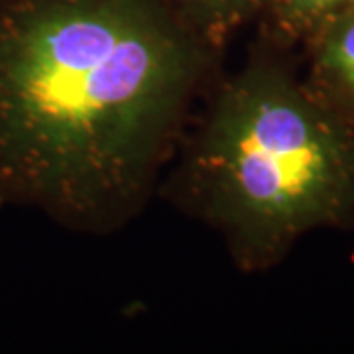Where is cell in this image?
Returning <instances> with one entry per match:
<instances>
[{"instance_id":"6da1fadb","label":"cell","mask_w":354,"mask_h":354,"mask_svg":"<svg viewBox=\"0 0 354 354\" xmlns=\"http://www.w3.org/2000/svg\"><path fill=\"white\" fill-rule=\"evenodd\" d=\"M221 55L164 0H0V207L88 236L128 227Z\"/></svg>"},{"instance_id":"7a4b0ae2","label":"cell","mask_w":354,"mask_h":354,"mask_svg":"<svg viewBox=\"0 0 354 354\" xmlns=\"http://www.w3.org/2000/svg\"><path fill=\"white\" fill-rule=\"evenodd\" d=\"M258 38L209 91L158 195L215 230L242 274H264L315 230H354V128Z\"/></svg>"},{"instance_id":"3957f363","label":"cell","mask_w":354,"mask_h":354,"mask_svg":"<svg viewBox=\"0 0 354 354\" xmlns=\"http://www.w3.org/2000/svg\"><path fill=\"white\" fill-rule=\"evenodd\" d=\"M299 48L307 64L305 85L354 128V10L319 26Z\"/></svg>"},{"instance_id":"277c9868","label":"cell","mask_w":354,"mask_h":354,"mask_svg":"<svg viewBox=\"0 0 354 354\" xmlns=\"http://www.w3.org/2000/svg\"><path fill=\"white\" fill-rule=\"evenodd\" d=\"M211 50H227L244 26L260 20L268 0H164Z\"/></svg>"},{"instance_id":"5b68a950","label":"cell","mask_w":354,"mask_h":354,"mask_svg":"<svg viewBox=\"0 0 354 354\" xmlns=\"http://www.w3.org/2000/svg\"><path fill=\"white\" fill-rule=\"evenodd\" d=\"M354 10V0H268L260 16V38L281 50L299 48L319 26Z\"/></svg>"}]
</instances>
